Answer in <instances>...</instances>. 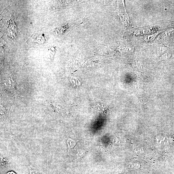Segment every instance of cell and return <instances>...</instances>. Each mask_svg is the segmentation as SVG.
<instances>
[{"mask_svg":"<svg viewBox=\"0 0 174 174\" xmlns=\"http://www.w3.org/2000/svg\"><path fill=\"white\" fill-rule=\"evenodd\" d=\"M85 155V152L84 151H81L79 152L77 154V156L79 158H82Z\"/></svg>","mask_w":174,"mask_h":174,"instance_id":"3","label":"cell"},{"mask_svg":"<svg viewBox=\"0 0 174 174\" xmlns=\"http://www.w3.org/2000/svg\"><path fill=\"white\" fill-rule=\"evenodd\" d=\"M6 89L9 91H13L15 89V81L11 77L6 79L4 81Z\"/></svg>","mask_w":174,"mask_h":174,"instance_id":"1","label":"cell"},{"mask_svg":"<svg viewBox=\"0 0 174 174\" xmlns=\"http://www.w3.org/2000/svg\"><path fill=\"white\" fill-rule=\"evenodd\" d=\"M30 170V174H39L38 173L35 171L29 168Z\"/></svg>","mask_w":174,"mask_h":174,"instance_id":"4","label":"cell"},{"mask_svg":"<svg viewBox=\"0 0 174 174\" xmlns=\"http://www.w3.org/2000/svg\"><path fill=\"white\" fill-rule=\"evenodd\" d=\"M67 143L68 146V152H69L71 149L73 148L76 145V142L73 140L69 138L67 140Z\"/></svg>","mask_w":174,"mask_h":174,"instance_id":"2","label":"cell"}]
</instances>
